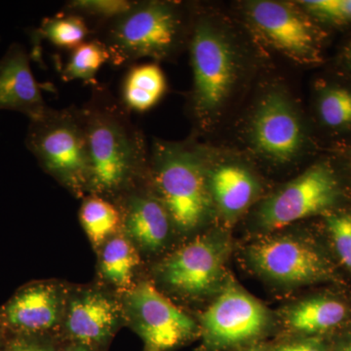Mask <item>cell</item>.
I'll use <instances>...</instances> for the list:
<instances>
[{
  "label": "cell",
  "instance_id": "cell-6",
  "mask_svg": "<svg viewBox=\"0 0 351 351\" xmlns=\"http://www.w3.org/2000/svg\"><path fill=\"white\" fill-rule=\"evenodd\" d=\"M127 316L147 351H169L195 336V321L161 294L149 281L127 292Z\"/></svg>",
  "mask_w": 351,
  "mask_h": 351
},
{
  "label": "cell",
  "instance_id": "cell-16",
  "mask_svg": "<svg viewBox=\"0 0 351 351\" xmlns=\"http://www.w3.org/2000/svg\"><path fill=\"white\" fill-rule=\"evenodd\" d=\"M117 206L129 239L147 251L163 246L169 234L171 219L157 196L132 189L122 196Z\"/></svg>",
  "mask_w": 351,
  "mask_h": 351
},
{
  "label": "cell",
  "instance_id": "cell-13",
  "mask_svg": "<svg viewBox=\"0 0 351 351\" xmlns=\"http://www.w3.org/2000/svg\"><path fill=\"white\" fill-rule=\"evenodd\" d=\"M258 29L288 56L302 62L316 59L315 38L311 25L294 9L276 1L254 2L249 9Z\"/></svg>",
  "mask_w": 351,
  "mask_h": 351
},
{
  "label": "cell",
  "instance_id": "cell-33",
  "mask_svg": "<svg viewBox=\"0 0 351 351\" xmlns=\"http://www.w3.org/2000/svg\"><path fill=\"white\" fill-rule=\"evenodd\" d=\"M346 58H348V64H350V66H351V50L348 51V56H346Z\"/></svg>",
  "mask_w": 351,
  "mask_h": 351
},
{
  "label": "cell",
  "instance_id": "cell-8",
  "mask_svg": "<svg viewBox=\"0 0 351 351\" xmlns=\"http://www.w3.org/2000/svg\"><path fill=\"white\" fill-rule=\"evenodd\" d=\"M206 343L214 348L243 345L262 334L267 309L255 298L228 286L201 316Z\"/></svg>",
  "mask_w": 351,
  "mask_h": 351
},
{
  "label": "cell",
  "instance_id": "cell-19",
  "mask_svg": "<svg viewBox=\"0 0 351 351\" xmlns=\"http://www.w3.org/2000/svg\"><path fill=\"white\" fill-rule=\"evenodd\" d=\"M343 302L328 297H316L300 302L288 314L289 325L304 334H321L338 327L348 317Z\"/></svg>",
  "mask_w": 351,
  "mask_h": 351
},
{
  "label": "cell",
  "instance_id": "cell-29",
  "mask_svg": "<svg viewBox=\"0 0 351 351\" xmlns=\"http://www.w3.org/2000/svg\"><path fill=\"white\" fill-rule=\"evenodd\" d=\"M274 351H326L317 339H304L277 346Z\"/></svg>",
  "mask_w": 351,
  "mask_h": 351
},
{
  "label": "cell",
  "instance_id": "cell-7",
  "mask_svg": "<svg viewBox=\"0 0 351 351\" xmlns=\"http://www.w3.org/2000/svg\"><path fill=\"white\" fill-rule=\"evenodd\" d=\"M339 196L334 171L327 164H316L265 201L258 212V221L267 230H280L326 211L336 204Z\"/></svg>",
  "mask_w": 351,
  "mask_h": 351
},
{
  "label": "cell",
  "instance_id": "cell-28",
  "mask_svg": "<svg viewBox=\"0 0 351 351\" xmlns=\"http://www.w3.org/2000/svg\"><path fill=\"white\" fill-rule=\"evenodd\" d=\"M2 351H51L49 346L38 341L36 336L14 335L7 339Z\"/></svg>",
  "mask_w": 351,
  "mask_h": 351
},
{
  "label": "cell",
  "instance_id": "cell-12",
  "mask_svg": "<svg viewBox=\"0 0 351 351\" xmlns=\"http://www.w3.org/2000/svg\"><path fill=\"white\" fill-rule=\"evenodd\" d=\"M63 297L52 282L23 286L0 307V328L4 332L36 336L56 326L61 318Z\"/></svg>",
  "mask_w": 351,
  "mask_h": 351
},
{
  "label": "cell",
  "instance_id": "cell-4",
  "mask_svg": "<svg viewBox=\"0 0 351 351\" xmlns=\"http://www.w3.org/2000/svg\"><path fill=\"white\" fill-rule=\"evenodd\" d=\"M151 169L157 198L171 221L186 232L199 226L210 203L208 178L199 152L184 145L156 143Z\"/></svg>",
  "mask_w": 351,
  "mask_h": 351
},
{
  "label": "cell",
  "instance_id": "cell-34",
  "mask_svg": "<svg viewBox=\"0 0 351 351\" xmlns=\"http://www.w3.org/2000/svg\"><path fill=\"white\" fill-rule=\"evenodd\" d=\"M248 351H265V350H263L262 348H252Z\"/></svg>",
  "mask_w": 351,
  "mask_h": 351
},
{
  "label": "cell",
  "instance_id": "cell-27",
  "mask_svg": "<svg viewBox=\"0 0 351 351\" xmlns=\"http://www.w3.org/2000/svg\"><path fill=\"white\" fill-rule=\"evenodd\" d=\"M311 14L320 19L343 24L351 21V0H316L302 2Z\"/></svg>",
  "mask_w": 351,
  "mask_h": 351
},
{
  "label": "cell",
  "instance_id": "cell-18",
  "mask_svg": "<svg viewBox=\"0 0 351 351\" xmlns=\"http://www.w3.org/2000/svg\"><path fill=\"white\" fill-rule=\"evenodd\" d=\"M165 91V76L157 64L132 66L122 84L121 103L129 112H147L158 103Z\"/></svg>",
  "mask_w": 351,
  "mask_h": 351
},
{
  "label": "cell",
  "instance_id": "cell-23",
  "mask_svg": "<svg viewBox=\"0 0 351 351\" xmlns=\"http://www.w3.org/2000/svg\"><path fill=\"white\" fill-rule=\"evenodd\" d=\"M110 62V54L105 44L99 39H88L71 50L68 63L62 69L61 77L64 82L82 80L92 82L98 71Z\"/></svg>",
  "mask_w": 351,
  "mask_h": 351
},
{
  "label": "cell",
  "instance_id": "cell-10",
  "mask_svg": "<svg viewBox=\"0 0 351 351\" xmlns=\"http://www.w3.org/2000/svg\"><path fill=\"white\" fill-rule=\"evenodd\" d=\"M300 119L281 94L267 95L252 119L251 140L260 154L277 162L294 158L302 145Z\"/></svg>",
  "mask_w": 351,
  "mask_h": 351
},
{
  "label": "cell",
  "instance_id": "cell-31",
  "mask_svg": "<svg viewBox=\"0 0 351 351\" xmlns=\"http://www.w3.org/2000/svg\"><path fill=\"white\" fill-rule=\"evenodd\" d=\"M4 335H5V332L2 331L1 328H0V351L3 350L4 345H5L6 339H4Z\"/></svg>",
  "mask_w": 351,
  "mask_h": 351
},
{
  "label": "cell",
  "instance_id": "cell-1",
  "mask_svg": "<svg viewBox=\"0 0 351 351\" xmlns=\"http://www.w3.org/2000/svg\"><path fill=\"white\" fill-rule=\"evenodd\" d=\"M80 110L89 151L90 193L106 199L129 193L149 169L144 137L129 110L101 87Z\"/></svg>",
  "mask_w": 351,
  "mask_h": 351
},
{
  "label": "cell",
  "instance_id": "cell-21",
  "mask_svg": "<svg viewBox=\"0 0 351 351\" xmlns=\"http://www.w3.org/2000/svg\"><path fill=\"white\" fill-rule=\"evenodd\" d=\"M80 218L87 237L96 248L117 235L123 226L119 207L99 195H91L85 198L80 208Z\"/></svg>",
  "mask_w": 351,
  "mask_h": 351
},
{
  "label": "cell",
  "instance_id": "cell-2",
  "mask_svg": "<svg viewBox=\"0 0 351 351\" xmlns=\"http://www.w3.org/2000/svg\"><path fill=\"white\" fill-rule=\"evenodd\" d=\"M184 22L179 8L164 1H135L130 10L94 34L105 44L114 66H131L138 59H165L181 41Z\"/></svg>",
  "mask_w": 351,
  "mask_h": 351
},
{
  "label": "cell",
  "instance_id": "cell-20",
  "mask_svg": "<svg viewBox=\"0 0 351 351\" xmlns=\"http://www.w3.org/2000/svg\"><path fill=\"white\" fill-rule=\"evenodd\" d=\"M140 265V257L128 237L114 235L106 241L101 253V274L108 283L119 290H129L135 270Z\"/></svg>",
  "mask_w": 351,
  "mask_h": 351
},
{
  "label": "cell",
  "instance_id": "cell-15",
  "mask_svg": "<svg viewBox=\"0 0 351 351\" xmlns=\"http://www.w3.org/2000/svg\"><path fill=\"white\" fill-rule=\"evenodd\" d=\"M119 304L100 291L76 293L66 309V328L69 334L82 345L106 341L114 331L120 319Z\"/></svg>",
  "mask_w": 351,
  "mask_h": 351
},
{
  "label": "cell",
  "instance_id": "cell-11",
  "mask_svg": "<svg viewBox=\"0 0 351 351\" xmlns=\"http://www.w3.org/2000/svg\"><path fill=\"white\" fill-rule=\"evenodd\" d=\"M223 254L211 239H198L173 253L161 267L163 280L177 292L197 297L209 292L223 271Z\"/></svg>",
  "mask_w": 351,
  "mask_h": 351
},
{
  "label": "cell",
  "instance_id": "cell-24",
  "mask_svg": "<svg viewBox=\"0 0 351 351\" xmlns=\"http://www.w3.org/2000/svg\"><path fill=\"white\" fill-rule=\"evenodd\" d=\"M134 4L133 0H71L62 11L80 16L87 22L94 20L98 27L123 15Z\"/></svg>",
  "mask_w": 351,
  "mask_h": 351
},
{
  "label": "cell",
  "instance_id": "cell-30",
  "mask_svg": "<svg viewBox=\"0 0 351 351\" xmlns=\"http://www.w3.org/2000/svg\"><path fill=\"white\" fill-rule=\"evenodd\" d=\"M338 351H351V339H348L341 346H339Z\"/></svg>",
  "mask_w": 351,
  "mask_h": 351
},
{
  "label": "cell",
  "instance_id": "cell-26",
  "mask_svg": "<svg viewBox=\"0 0 351 351\" xmlns=\"http://www.w3.org/2000/svg\"><path fill=\"white\" fill-rule=\"evenodd\" d=\"M327 223L339 260L351 270V215H334Z\"/></svg>",
  "mask_w": 351,
  "mask_h": 351
},
{
  "label": "cell",
  "instance_id": "cell-22",
  "mask_svg": "<svg viewBox=\"0 0 351 351\" xmlns=\"http://www.w3.org/2000/svg\"><path fill=\"white\" fill-rule=\"evenodd\" d=\"M38 34L53 45L73 50L93 34L86 20L75 14L62 12L41 22Z\"/></svg>",
  "mask_w": 351,
  "mask_h": 351
},
{
  "label": "cell",
  "instance_id": "cell-25",
  "mask_svg": "<svg viewBox=\"0 0 351 351\" xmlns=\"http://www.w3.org/2000/svg\"><path fill=\"white\" fill-rule=\"evenodd\" d=\"M319 114L332 128L351 125V92L339 87L327 89L320 98Z\"/></svg>",
  "mask_w": 351,
  "mask_h": 351
},
{
  "label": "cell",
  "instance_id": "cell-14",
  "mask_svg": "<svg viewBox=\"0 0 351 351\" xmlns=\"http://www.w3.org/2000/svg\"><path fill=\"white\" fill-rule=\"evenodd\" d=\"M48 108L32 73L29 53L22 44H11L0 58V110L22 113L31 121Z\"/></svg>",
  "mask_w": 351,
  "mask_h": 351
},
{
  "label": "cell",
  "instance_id": "cell-3",
  "mask_svg": "<svg viewBox=\"0 0 351 351\" xmlns=\"http://www.w3.org/2000/svg\"><path fill=\"white\" fill-rule=\"evenodd\" d=\"M25 147L39 165L76 196L89 191L90 160L80 108L53 110L29 121Z\"/></svg>",
  "mask_w": 351,
  "mask_h": 351
},
{
  "label": "cell",
  "instance_id": "cell-17",
  "mask_svg": "<svg viewBox=\"0 0 351 351\" xmlns=\"http://www.w3.org/2000/svg\"><path fill=\"white\" fill-rule=\"evenodd\" d=\"M210 193L221 211L228 216L243 212L257 193V182L248 170L237 165H223L208 178Z\"/></svg>",
  "mask_w": 351,
  "mask_h": 351
},
{
  "label": "cell",
  "instance_id": "cell-5",
  "mask_svg": "<svg viewBox=\"0 0 351 351\" xmlns=\"http://www.w3.org/2000/svg\"><path fill=\"white\" fill-rule=\"evenodd\" d=\"M189 43L193 108L203 119L216 112L230 93L234 80V60L225 38L207 21L196 23Z\"/></svg>",
  "mask_w": 351,
  "mask_h": 351
},
{
  "label": "cell",
  "instance_id": "cell-9",
  "mask_svg": "<svg viewBox=\"0 0 351 351\" xmlns=\"http://www.w3.org/2000/svg\"><path fill=\"white\" fill-rule=\"evenodd\" d=\"M249 256L257 269L278 282L313 283L331 276L329 263L319 251L291 237L258 240L250 247Z\"/></svg>",
  "mask_w": 351,
  "mask_h": 351
},
{
  "label": "cell",
  "instance_id": "cell-32",
  "mask_svg": "<svg viewBox=\"0 0 351 351\" xmlns=\"http://www.w3.org/2000/svg\"><path fill=\"white\" fill-rule=\"evenodd\" d=\"M68 351H89L85 348V346H76V348H71Z\"/></svg>",
  "mask_w": 351,
  "mask_h": 351
}]
</instances>
